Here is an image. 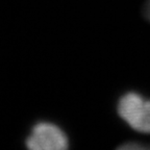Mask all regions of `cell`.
<instances>
[{"mask_svg":"<svg viewBox=\"0 0 150 150\" xmlns=\"http://www.w3.org/2000/svg\"><path fill=\"white\" fill-rule=\"evenodd\" d=\"M25 144L30 150H65L69 147V139L55 123L40 121L31 127Z\"/></svg>","mask_w":150,"mask_h":150,"instance_id":"cell-2","label":"cell"},{"mask_svg":"<svg viewBox=\"0 0 150 150\" xmlns=\"http://www.w3.org/2000/svg\"><path fill=\"white\" fill-rule=\"evenodd\" d=\"M119 117L139 132L150 134V98L138 92H127L117 103Z\"/></svg>","mask_w":150,"mask_h":150,"instance_id":"cell-1","label":"cell"},{"mask_svg":"<svg viewBox=\"0 0 150 150\" xmlns=\"http://www.w3.org/2000/svg\"><path fill=\"white\" fill-rule=\"evenodd\" d=\"M144 16L150 22V0H146L144 5Z\"/></svg>","mask_w":150,"mask_h":150,"instance_id":"cell-4","label":"cell"},{"mask_svg":"<svg viewBox=\"0 0 150 150\" xmlns=\"http://www.w3.org/2000/svg\"><path fill=\"white\" fill-rule=\"evenodd\" d=\"M147 148L148 146L144 145L140 142H137V141H128L126 143H123L119 146V149L121 150H144Z\"/></svg>","mask_w":150,"mask_h":150,"instance_id":"cell-3","label":"cell"}]
</instances>
